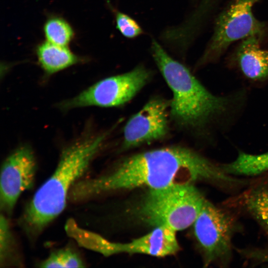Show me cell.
<instances>
[{
    "mask_svg": "<svg viewBox=\"0 0 268 268\" xmlns=\"http://www.w3.org/2000/svg\"><path fill=\"white\" fill-rule=\"evenodd\" d=\"M205 181L219 188L233 190L240 180L194 150L170 146L136 154L120 163L110 173L77 181L70 196L75 201L121 190L146 187L157 189Z\"/></svg>",
    "mask_w": 268,
    "mask_h": 268,
    "instance_id": "cell-1",
    "label": "cell"
},
{
    "mask_svg": "<svg viewBox=\"0 0 268 268\" xmlns=\"http://www.w3.org/2000/svg\"><path fill=\"white\" fill-rule=\"evenodd\" d=\"M238 251L246 259L254 264H268V248H246Z\"/></svg>",
    "mask_w": 268,
    "mask_h": 268,
    "instance_id": "cell-19",
    "label": "cell"
},
{
    "mask_svg": "<svg viewBox=\"0 0 268 268\" xmlns=\"http://www.w3.org/2000/svg\"><path fill=\"white\" fill-rule=\"evenodd\" d=\"M151 53L172 91L170 112L178 125L215 142L235 124L247 103L246 88L214 94L155 40L151 42Z\"/></svg>",
    "mask_w": 268,
    "mask_h": 268,
    "instance_id": "cell-2",
    "label": "cell"
},
{
    "mask_svg": "<svg viewBox=\"0 0 268 268\" xmlns=\"http://www.w3.org/2000/svg\"><path fill=\"white\" fill-rule=\"evenodd\" d=\"M205 200L193 184L149 189L140 202L137 213L148 225H166L177 232L194 224Z\"/></svg>",
    "mask_w": 268,
    "mask_h": 268,
    "instance_id": "cell-4",
    "label": "cell"
},
{
    "mask_svg": "<svg viewBox=\"0 0 268 268\" xmlns=\"http://www.w3.org/2000/svg\"><path fill=\"white\" fill-rule=\"evenodd\" d=\"M150 73L142 66L125 73L104 78L61 105L65 109L119 106L131 100L146 84Z\"/></svg>",
    "mask_w": 268,
    "mask_h": 268,
    "instance_id": "cell-7",
    "label": "cell"
},
{
    "mask_svg": "<svg viewBox=\"0 0 268 268\" xmlns=\"http://www.w3.org/2000/svg\"><path fill=\"white\" fill-rule=\"evenodd\" d=\"M180 247L176 231L166 225L155 227L148 233L127 243L113 242L112 255L120 254H140L157 257L171 256Z\"/></svg>",
    "mask_w": 268,
    "mask_h": 268,
    "instance_id": "cell-11",
    "label": "cell"
},
{
    "mask_svg": "<svg viewBox=\"0 0 268 268\" xmlns=\"http://www.w3.org/2000/svg\"><path fill=\"white\" fill-rule=\"evenodd\" d=\"M43 31L47 41L64 47L68 45L74 34L70 25L58 16L48 18L44 24Z\"/></svg>",
    "mask_w": 268,
    "mask_h": 268,
    "instance_id": "cell-15",
    "label": "cell"
},
{
    "mask_svg": "<svg viewBox=\"0 0 268 268\" xmlns=\"http://www.w3.org/2000/svg\"><path fill=\"white\" fill-rule=\"evenodd\" d=\"M204 265L226 267L232 256V238L235 223L231 214L205 200L193 224Z\"/></svg>",
    "mask_w": 268,
    "mask_h": 268,
    "instance_id": "cell-6",
    "label": "cell"
},
{
    "mask_svg": "<svg viewBox=\"0 0 268 268\" xmlns=\"http://www.w3.org/2000/svg\"><path fill=\"white\" fill-rule=\"evenodd\" d=\"M38 62L44 73L50 75L83 61L67 47L54 44L47 41L36 47Z\"/></svg>",
    "mask_w": 268,
    "mask_h": 268,
    "instance_id": "cell-13",
    "label": "cell"
},
{
    "mask_svg": "<svg viewBox=\"0 0 268 268\" xmlns=\"http://www.w3.org/2000/svg\"><path fill=\"white\" fill-rule=\"evenodd\" d=\"M116 27L125 37L135 38L143 32L139 24L131 17L120 11H115Z\"/></svg>",
    "mask_w": 268,
    "mask_h": 268,
    "instance_id": "cell-17",
    "label": "cell"
},
{
    "mask_svg": "<svg viewBox=\"0 0 268 268\" xmlns=\"http://www.w3.org/2000/svg\"><path fill=\"white\" fill-rule=\"evenodd\" d=\"M41 268H83L84 264L79 255L70 248L52 252L40 263Z\"/></svg>",
    "mask_w": 268,
    "mask_h": 268,
    "instance_id": "cell-16",
    "label": "cell"
},
{
    "mask_svg": "<svg viewBox=\"0 0 268 268\" xmlns=\"http://www.w3.org/2000/svg\"><path fill=\"white\" fill-rule=\"evenodd\" d=\"M36 166L34 152L28 145L18 147L5 158L0 177L1 210L11 212L21 194L32 187Z\"/></svg>",
    "mask_w": 268,
    "mask_h": 268,
    "instance_id": "cell-8",
    "label": "cell"
},
{
    "mask_svg": "<svg viewBox=\"0 0 268 268\" xmlns=\"http://www.w3.org/2000/svg\"><path fill=\"white\" fill-rule=\"evenodd\" d=\"M226 60L227 67L254 86L268 83V49L262 47L257 37L243 40Z\"/></svg>",
    "mask_w": 268,
    "mask_h": 268,
    "instance_id": "cell-10",
    "label": "cell"
},
{
    "mask_svg": "<svg viewBox=\"0 0 268 268\" xmlns=\"http://www.w3.org/2000/svg\"><path fill=\"white\" fill-rule=\"evenodd\" d=\"M220 166L232 176H258L268 172V151L251 154L239 151L233 161Z\"/></svg>",
    "mask_w": 268,
    "mask_h": 268,
    "instance_id": "cell-14",
    "label": "cell"
},
{
    "mask_svg": "<svg viewBox=\"0 0 268 268\" xmlns=\"http://www.w3.org/2000/svg\"><path fill=\"white\" fill-rule=\"evenodd\" d=\"M105 137L87 138L63 151L55 171L25 208L21 221L28 234H39L63 212L72 187L87 170Z\"/></svg>",
    "mask_w": 268,
    "mask_h": 268,
    "instance_id": "cell-3",
    "label": "cell"
},
{
    "mask_svg": "<svg viewBox=\"0 0 268 268\" xmlns=\"http://www.w3.org/2000/svg\"><path fill=\"white\" fill-rule=\"evenodd\" d=\"M260 0H229L215 19L212 35L197 67L220 60L234 43L251 37L263 42L268 37V24L257 18L254 6Z\"/></svg>",
    "mask_w": 268,
    "mask_h": 268,
    "instance_id": "cell-5",
    "label": "cell"
},
{
    "mask_svg": "<svg viewBox=\"0 0 268 268\" xmlns=\"http://www.w3.org/2000/svg\"><path fill=\"white\" fill-rule=\"evenodd\" d=\"M258 177L242 192L226 203L228 207L252 218L268 238V172Z\"/></svg>",
    "mask_w": 268,
    "mask_h": 268,
    "instance_id": "cell-12",
    "label": "cell"
},
{
    "mask_svg": "<svg viewBox=\"0 0 268 268\" xmlns=\"http://www.w3.org/2000/svg\"><path fill=\"white\" fill-rule=\"evenodd\" d=\"M11 233L7 220L1 214L0 219V260L4 262L8 257V253L11 242Z\"/></svg>",
    "mask_w": 268,
    "mask_h": 268,
    "instance_id": "cell-18",
    "label": "cell"
},
{
    "mask_svg": "<svg viewBox=\"0 0 268 268\" xmlns=\"http://www.w3.org/2000/svg\"><path fill=\"white\" fill-rule=\"evenodd\" d=\"M167 102L156 97L150 99L128 121L124 129V149L162 138L168 131Z\"/></svg>",
    "mask_w": 268,
    "mask_h": 268,
    "instance_id": "cell-9",
    "label": "cell"
}]
</instances>
